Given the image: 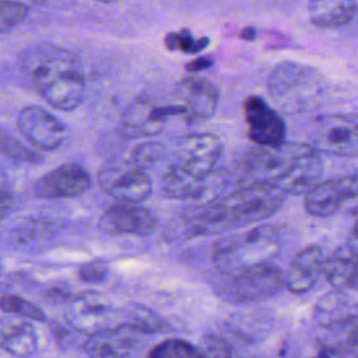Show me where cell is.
I'll list each match as a JSON object with an SVG mask.
<instances>
[{
    "label": "cell",
    "mask_w": 358,
    "mask_h": 358,
    "mask_svg": "<svg viewBox=\"0 0 358 358\" xmlns=\"http://www.w3.org/2000/svg\"><path fill=\"white\" fill-rule=\"evenodd\" d=\"M108 271H109L108 262L102 260V259H95V260H91V262L83 264L78 268V277L84 282L96 284L106 278Z\"/></svg>",
    "instance_id": "cell-32"
},
{
    "label": "cell",
    "mask_w": 358,
    "mask_h": 358,
    "mask_svg": "<svg viewBox=\"0 0 358 358\" xmlns=\"http://www.w3.org/2000/svg\"><path fill=\"white\" fill-rule=\"evenodd\" d=\"M20 67L39 95L62 110L76 109L85 95V76L81 63L70 50L39 43L20 56Z\"/></svg>",
    "instance_id": "cell-2"
},
{
    "label": "cell",
    "mask_w": 358,
    "mask_h": 358,
    "mask_svg": "<svg viewBox=\"0 0 358 358\" xmlns=\"http://www.w3.org/2000/svg\"><path fill=\"white\" fill-rule=\"evenodd\" d=\"M319 155L355 157L358 154V119L354 113L320 115L313 120L310 144Z\"/></svg>",
    "instance_id": "cell-7"
},
{
    "label": "cell",
    "mask_w": 358,
    "mask_h": 358,
    "mask_svg": "<svg viewBox=\"0 0 358 358\" xmlns=\"http://www.w3.org/2000/svg\"><path fill=\"white\" fill-rule=\"evenodd\" d=\"M165 157V147L158 141H144L133 147L126 158V164L141 171L152 168Z\"/></svg>",
    "instance_id": "cell-27"
},
{
    "label": "cell",
    "mask_w": 358,
    "mask_h": 358,
    "mask_svg": "<svg viewBox=\"0 0 358 358\" xmlns=\"http://www.w3.org/2000/svg\"><path fill=\"white\" fill-rule=\"evenodd\" d=\"M357 259V235L355 229H352L350 239L324 257L323 262L322 274L336 291H355Z\"/></svg>",
    "instance_id": "cell-19"
},
{
    "label": "cell",
    "mask_w": 358,
    "mask_h": 358,
    "mask_svg": "<svg viewBox=\"0 0 358 358\" xmlns=\"http://www.w3.org/2000/svg\"><path fill=\"white\" fill-rule=\"evenodd\" d=\"M123 324L91 334L84 344V350L90 358H133L138 340Z\"/></svg>",
    "instance_id": "cell-20"
},
{
    "label": "cell",
    "mask_w": 358,
    "mask_h": 358,
    "mask_svg": "<svg viewBox=\"0 0 358 358\" xmlns=\"http://www.w3.org/2000/svg\"><path fill=\"white\" fill-rule=\"evenodd\" d=\"M0 148L4 151V154L17 161L36 162L41 159L39 154L24 147L18 140L11 137L8 133H0Z\"/></svg>",
    "instance_id": "cell-31"
},
{
    "label": "cell",
    "mask_w": 358,
    "mask_h": 358,
    "mask_svg": "<svg viewBox=\"0 0 358 358\" xmlns=\"http://www.w3.org/2000/svg\"><path fill=\"white\" fill-rule=\"evenodd\" d=\"M91 187L88 172L77 164H63L45 173L35 185V194L43 199H67Z\"/></svg>",
    "instance_id": "cell-18"
},
{
    "label": "cell",
    "mask_w": 358,
    "mask_h": 358,
    "mask_svg": "<svg viewBox=\"0 0 358 358\" xmlns=\"http://www.w3.org/2000/svg\"><path fill=\"white\" fill-rule=\"evenodd\" d=\"M243 115L249 140L260 148H274L285 143V122L260 96H248L243 102Z\"/></svg>",
    "instance_id": "cell-12"
},
{
    "label": "cell",
    "mask_w": 358,
    "mask_h": 358,
    "mask_svg": "<svg viewBox=\"0 0 358 358\" xmlns=\"http://www.w3.org/2000/svg\"><path fill=\"white\" fill-rule=\"evenodd\" d=\"M147 358H204V354L186 340L168 338L154 345Z\"/></svg>",
    "instance_id": "cell-26"
},
{
    "label": "cell",
    "mask_w": 358,
    "mask_h": 358,
    "mask_svg": "<svg viewBox=\"0 0 358 358\" xmlns=\"http://www.w3.org/2000/svg\"><path fill=\"white\" fill-rule=\"evenodd\" d=\"M28 14V7L17 1H0V34L13 31Z\"/></svg>",
    "instance_id": "cell-30"
},
{
    "label": "cell",
    "mask_w": 358,
    "mask_h": 358,
    "mask_svg": "<svg viewBox=\"0 0 358 358\" xmlns=\"http://www.w3.org/2000/svg\"><path fill=\"white\" fill-rule=\"evenodd\" d=\"M176 103L183 109L187 123L210 119L218 106V90L206 78L187 76L176 85Z\"/></svg>",
    "instance_id": "cell-16"
},
{
    "label": "cell",
    "mask_w": 358,
    "mask_h": 358,
    "mask_svg": "<svg viewBox=\"0 0 358 358\" xmlns=\"http://www.w3.org/2000/svg\"><path fill=\"white\" fill-rule=\"evenodd\" d=\"M285 194L266 183H243L225 196L189 207L178 220V234L185 239L224 234L273 215Z\"/></svg>",
    "instance_id": "cell-1"
},
{
    "label": "cell",
    "mask_w": 358,
    "mask_h": 358,
    "mask_svg": "<svg viewBox=\"0 0 358 358\" xmlns=\"http://www.w3.org/2000/svg\"><path fill=\"white\" fill-rule=\"evenodd\" d=\"M0 309L22 320H35V322L46 320V315L39 306L14 294H4L0 296Z\"/></svg>",
    "instance_id": "cell-28"
},
{
    "label": "cell",
    "mask_w": 358,
    "mask_h": 358,
    "mask_svg": "<svg viewBox=\"0 0 358 358\" xmlns=\"http://www.w3.org/2000/svg\"><path fill=\"white\" fill-rule=\"evenodd\" d=\"M98 183L106 194L123 203L140 204L152 193V182L148 173L126 162L99 171Z\"/></svg>",
    "instance_id": "cell-11"
},
{
    "label": "cell",
    "mask_w": 358,
    "mask_h": 358,
    "mask_svg": "<svg viewBox=\"0 0 358 358\" xmlns=\"http://www.w3.org/2000/svg\"><path fill=\"white\" fill-rule=\"evenodd\" d=\"M122 317L123 326L133 333H157L166 330V323L162 322V319L148 308L137 303L122 310Z\"/></svg>",
    "instance_id": "cell-25"
},
{
    "label": "cell",
    "mask_w": 358,
    "mask_h": 358,
    "mask_svg": "<svg viewBox=\"0 0 358 358\" xmlns=\"http://www.w3.org/2000/svg\"><path fill=\"white\" fill-rule=\"evenodd\" d=\"M358 4L355 1H333L319 0L310 1L308 14L312 25L320 29L340 28L351 22L357 14Z\"/></svg>",
    "instance_id": "cell-23"
},
{
    "label": "cell",
    "mask_w": 358,
    "mask_h": 358,
    "mask_svg": "<svg viewBox=\"0 0 358 358\" xmlns=\"http://www.w3.org/2000/svg\"><path fill=\"white\" fill-rule=\"evenodd\" d=\"M67 323L87 334L115 329L123 324L122 312L96 294H81L73 296L66 308Z\"/></svg>",
    "instance_id": "cell-9"
},
{
    "label": "cell",
    "mask_w": 358,
    "mask_h": 358,
    "mask_svg": "<svg viewBox=\"0 0 358 358\" xmlns=\"http://www.w3.org/2000/svg\"><path fill=\"white\" fill-rule=\"evenodd\" d=\"M165 46L169 50H180L187 55H197L208 45V38H194L192 32L182 29L178 32L166 34Z\"/></svg>",
    "instance_id": "cell-29"
},
{
    "label": "cell",
    "mask_w": 358,
    "mask_h": 358,
    "mask_svg": "<svg viewBox=\"0 0 358 358\" xmlns=\"http://www.w3.org/2000/svg\"><path fill=\"white\" fill-rule=\"evenodd\" d=\"M316 316L326 324H334L337 322L345 320L355 315V303L343 291H333L326 294L316 305Z\"/></svg>",
    "instance_id": "cell-24"
},
{
    "label": "cell",
    "mask_w": 358,
    "mask_h": 358,
    "mask_svg": "<svg viewBox=\"0 0 358 358\" xmlns=\"http://www.w3.org/2000/svg\"><path fill=\"white\" fill-rule=\"evenodd\" d=\"M324 257L323 249L317 245H309L299 250L284 273V287L294 294L306 292L322 274Z\"/></svg>",
    "instance_id": "cell-21"
},
{
    "label": "cell",
    "mask_w": 358,
    "mask_h": 358,
    "mask_svg": "<svg viewBox=\"0 0 358 358\" xmlns=\"http://www.w3.org/2000/svg\"><path fill=\"white\" fill-rule=\"evenodd\" d=\"M284 287V271L274 263H260L220 274L217 292L229 302H257L274 296Z\"/></svg>",
    "instance_id": "cell-6"
},
{
    "label": "cell",
    "mask_w": 358,
    "mask_h": 358,
    "mask_svg": "<svg viewBox=\"0 0 358 358\" xmlns=\"http://www.w3.org/2000/svg\"><path fill=\"white\" fill-rule=\"evenodd\" d=\"M17 127L32 145L43 151H53L66 140L63 122L36 105H29L20 110Z\"/></svg>",
    "instance_id": "cell-15"
},
{
    "label": "cell",
    "mask_w": 358,
    "mask_h": 358,
    "mask_svg": "<svg viewBox=\"0 0 358 358\" xmlns=\"http://www.w3.org/2000/svg\"><path fill=\"white\" fill-rule=\"evenodd\" d=\"M39 337L35 327L18 317L0 319V348L17 358H28L38 351Z\"/></svg>",
    "instance_id": "cell-22"
},
{
    "label": "cell",
    "mask_w": 358,
    "mask_h": 358,
    "mask_svg": "<svg viewBox=\"0 0 358 358\" xmlns=\"http://www.w3.org/2000/svg\"><path fill=\"white\" fill-rule=\"evenodd\" d=\"M267 92L284 113L298 115L316 109L326 94L324 77L312 66L296 62L275 64L267 78Z\"/></svg>",
    "instance_id": "cell-4"
},
{
    "label": "cell",
    "mask_w": 358,
    "mask_h": 358,
    "mask_svg": "<svg viewBox=\"0 0 358 358\" xmlns=\"http://www.w3.org/2000/svg\"><path fill=\"white\" fill-rule=\"evenodd\" d=\"M13 204V189L7 175L0 169V220L6 217Z\"/></svg>",
    "instance_id": "cell-33"
},
{
    "label": "cell",
    "mask_w": 358,
    "mask_h": 358,
    "mask_svg": "<svg viewBox=\"0 0 358 358\" xmlns=\"http://www.w3.org/2000/svg\"><path fill=\"white\" fill-rule=\"evenodd\" d=\"M245 183H266L287 194H305L322 172L319 154L303 143H284L274 148H255L245 155Z\"/></svg>",
    "instance_id": "cell-3"
},
{
    "label": "cell",
    "mask_w": 358,
    "mask_h": 358,
    "mask_svg": "<svg viewBox=\"0 0 358 358\" xmlns=\"http://www.w3.org/2000/svg\"><path fill=\"white\" fill-rule=\"evenodd\" d=\"M157 217L150 208L123 201L110 204L98 221V227L102 232L115 236H150L157 229Z\"/></svg>",
    "instance_id": "cell-13"
},
{
    "label": "cell",
    "mask_w": 358,
    "mask_h": 358,
    "mask_svg": "<svg viewBox=\"0 0 358 358\" xmlns=\"http://www.w3.org/2000/svg\"><path fill=\"white\" fill-rule=\"evenodd\" d=\"M176 115H183L178 103H159L148 95H140L124 109L122 127L130 137L154 136L162 130L171 116Z\"/></svg>",
    "instance_id": "cell-10"
},
{
    "label": "cell",
    "mask_w": 358,
    "mask_h": 358,
    "mask_svg": "<svg viewBox=\"0 0 358 358\" xmlns=\"http://www.w3.org/2000/svg\"><path fill=\"white\" fill-rule=\"evenodd\" d=\"M281 232L275 225H257L242 234L221 236L213 243L211 262L220 274L268 263L278 252Z\"/></svg>",
    "instance_id": "cell-5"
},
{
    "label": "cell",
    "mask_w": 358,
    "mask_h": 358,
    "mask_svg": "<svg viewBox=\"0 0 358 358\" xmlns=\"http://www.w3.org/2000/svg\"><path fill=\"white\" fill-rule=\"evenodd\" d=\"M222 154V143L213 133H193L182 137L175 148L172 165L197 179L214 172Z\"/></svg>",
    "instance_id": "cell-8"
},
{
    "label": "cell",
    "mask_w": 358,
    "mask_h": 358,
    "mask_svg": "<svg viewBox=\"0 0 358 358\" xmlns=\"http://www.w3.org/2000/svg\"><path fill=\"white\" fill-rule=\"evenodd\" d=\"M357 182L355 173L316 182L303 194L306 211L315 217L334 215L348 201H355L358 193Z\"/></svg>",
    "instance_id": "cell-14"
},
{
    "label": "cell",
    "mask_w": 358,
    "mask_h": 358,
    "mask_svg": "<svg viewBox=\"0 0 358 358\" xmlns=\"http://www.w3.org/2000/svg\"><path fill=\"white\" fill-rule=\"evenodd\" d=\"M211 64H213V59L206 57V56H199L186 64V70L190 73H196V71L208 69Z\"/></svg>",
    "instance_id": "cell-34"
},
{
    "label": "cell",
    "mask_w": 358,
    "mask_h": 358,
    "mask_svg": "<svg viewBox=\"0 0 358 358\" xmlns=\"http://www.w3.org/2000/svg\"><path fill=\"white\" fill-rule=\"evenodd\" d=\"M220 180L214 176V172L207 179H197L171 164L161 176L159 192L166 199L200 200L206 203L218 197Z\"/></svg>",
    "instance_id": "cell-17"
}]
</instances>
